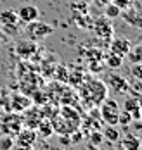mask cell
<instances>
[{"mask_svg": "<svg viewBox=\"0 0 142 150\" xmlns=\"http://www.w3.org/2000/svg\"><path fill=\"white\" fill-rule=\"evenodd\" d=\"M120 16H121V9L116 4H108L106 5V17L108 19H116Z\"/></svg>", "mask_w": 142, "mask_h": 150, "instance_id": "19", "label": "cell"}, {"mask_svg": "<svg viewBox=\"0 0 142 150\" xmlns=\"http://www.w3.org/2000/svg\"><path fill=\"white\" fill-rule=\"evenodd\" d=\"M33 100L26 95H21V93H14L12 95V110L21 112V110H28L31 107Z\"/></svg>", "mask_w": 142, "mask_h": 150, "instance_id": "7", "label": "cell"}, {"mask_svg": "<svg viewBox=\"0 0 142 150\" xmlns=\"http://www.w3.org/2000/svg\"><path fill=\"white\" fill-rule=\"evenodd\" d=\"M108 85L111 86V90L116 91V93H125L128 90V83H126L125 78H121V76L118 74H111L108 78Z\"/></svg>", "mask_w": 142, "mask_h": 150, "instance_id": "8", "label": "cell"}, {"mask_svg": "<svg viewBox=\"0 0 142 150\" xmlns=\"http://www.w3.org/2000/svg\"><path fill=\"white\" fill-rule=\"evenodd\" d=\"M130 74L133 76L135 79L142 81V62H135L130 66Z\"/></svg>", "mask_w": 142, "mask_h": 150, "instance_id": "24", "label": "cell"}, {"mask_svg": "<svg viewBox=\"0 0 142 150\" xmlns=\"http://www.w3.org/2000/svg\"><path fill=\"white\" fill-rule=\"evenodd\" d=\"M26 33H28V36H30V40H42V38H45L49 35H52L54 33V28L50 26V24H45V23H42V21H31V23H28V28H26Z\"/></svg>", "mask_w": 142, "mask_h": 150, "instance_id": "3", "label": "cell"}, {"mask_svg": "<svg viewBox=\"0 0 142 150\" xmlns=\"http://www.w3.org/2000/svg\"><path fill=\"white\" fill-rule=\"evenodd\" d=\"M0 2H2V0H0Z\"/></svg>", "mask_w": 142, "mask_h": 150, "instance_id": "29", "label": "cell"}, {"mask_svg": "<svg viewBox=\"0 0 142 150\" xmlns=\"http://www.w3.org/2000/svg\"><path fill=\"white\" fill-rule=\"evenodd\" d=\"M36 131L42 138H50L54 133V126H52V121L49 119H40V122L36 124Z\"/></svg>", "mask_w": 142, "mask_h": 150, "instance_id": "10", "label": "cell"}, {"mask_svg": "<svg viewBox=\"0 0 142 150\" xmlns=\"http://www.w3.org/2000/svg\"><path fill=\"white\" fill-rule=\"evenodd\" d=\"M121 147L123 149H139L141 147V142H139V138L135 135H126L123 138V142H121Z\"/></svg>", "mask_w": 142, "mask_h": 150, "instance_id": "17", "label": "cell"}, {"mask_svg": "<svg viewBox=\"0 0 142 150\" xmlns=\"http://www.w3.org/2000/svg\"><path fill=\"white\" fill-rule=\"evenodd\" d=\"M113 4H116V5H118L121 11H123V9H128V5H130V0H114Z\"/></svg>", "mask_w": 142, "mask_h": 150, "instance_id": "27", "label": "cell"}, {"mask_svg": "<svg viewBox=\"0 0 142 150\" xmlns=\"http://www.w3.org/2000/svg\"><path fill=\"white\" fill-rule=\"evenodd\" d=\"M35 43L31 42H26V43H21V45L17 47V52H21V55H30V54H33L35 52Z\"/></svg>", "mask_w": 142, "mask_h": 150, "instance_id": "20", "label": "cell"}, {"mask_svg": "<svg viewBox=\"0 0 142 150\" xmlns=\"http://www.w3.org/2000/svg\"><path fill=\"white\" fill-rule=\"evenodd\" d=\"M126 57H128V60H130L132 64H135V62H142V45L130 47Z\"/></svg>", "mask_w": 142, "mask_h": 150, "instance_id": "14", "label": "cell"}, {"mask_svg": "<svg viewBox=\"0 0 142 150\" xmlns=\"http://www.w3.org/2000/svg\"><path fill=\"white\" fill-rule=\"evenodd\" d=\"M14 147H16V142H14V136L12 135L4 133L0 136V150H11Z\"/></svg>", "mask_w": 142, "mask_h": 150, "instance_id": "16", "label": "cell"}, {"mask_svg": "<svg viewBox=\"0 0 142 150\" xmlns=\"http://www.w3.org/2000/svg\"><path fill=\"white\" fill-rule=\"evenodd\" d=\"M90 71H92V73H101V71H104V66H102L101 59H95V60L90 62Z\"/></svg>", "mask_w": 142, "mask_h": 150, "instance_id": "25", "label": "cell"}, {"mask_svg": "<svg viewBox=\"0 0 142 150\" xmlns=\"http://www.w3.org/2000/svg\"><path fill=\"white\" fill-rule=\"evenodd\" d=\"M133 119H132V114L128 112V110H120V116H118V124H121V126H128V124H132Z\"/></svg>", "mask_w": 142, "mask_h": 150, "instance_id": "21", "label": "cell"}, {"mask_svg": "<svg viewBox=\"0 0 142 150\" xmlns=\"http://www.w3.org/2000/svg\"><path fill=\"white\" fill-rule=\"evenodd\" d=\"M85 93H87V97H90V100L94 104H101L108 97V85L99 81V79H92L85 86Z\"/></svg>", "mask_w": 142, "mask_h": 150, "instance_id": "2", "label": "cell"}, {"mask_svg": "<svg viewBox=\"0 0 142 150\" xmlns=\"http://www.w3.org/2000/svg\"><path fill=\"white\" fill-rule=\"evenodd\" d=\"M135 107H141V100H139V98H135V97H128V98L125 100V104H123V109L128 110V112H130V110H133Z\"/></svg>", "mask_w": 142, "mask_h": 150, "instance_id": "23", "label": "cell"}, {"mask_svg": "<svg viewBox=\"0 0 142 150\" xmlns=\"http://www.w3.org/2000/svg\"><path fill=\"white\" fill-rule=\"evenodd\" d=\"M59 143L64 145V147L71 145V138H69V135H61V136H59Z\"/></svg>", "mask_w": 142, "mask_h": 150, "instance_id": "26", "label": "cell"}, {"mask_svg": "<svg viewBox=\"0 0 142 150\" xmlns=\"http://www.w3.org/2000/svg\"><path fill=\"white\" fill-rule=\"evenodd\" d=\"M120 105L114 98L106 97L101 102V119L104 121L106 124H118V116H120Z\"/></svg>", "mask_w": 142, "mask_h": 150, "instance_id": "1", "label": "cell"}, {"mask_svg": "<svg viewBox=\"0 0 142 150\" xmlns=\"http://www.w3.org/2000/svg\"><path fill=\"white\" fill-rule=\"evenodd\" d=\"M17 21H19L17 12L11 11V9H7V11H2V12H0V23H2L4 26H16Z\"/></svg>", "mask_w": 142, "mask_h": 150, "instance_id": "12", "label": "cell"}, {"mask_svg": "<svg viewBox=\"0 0 142 150\" xmlns=\"http://www.w3.org/2000/svg\"><path fill=\"white\" fill-rule=\"evenodd\" d=\"M121 64H123V57H121V55L113 54V52H109V54L106 55V66H108V67L118 69V67H121Z\"/></svg>", "mask_w": 142, "mask_h": 150, "instance_id": "13", "label": "cell"}, {"mask_svg": "<svg viewBox=\"0 0 142 150\" xmlns=\"http://www.w3.org/2000/svg\"><path fill=\"white\" fill-rule=\"evenodd\" d=\"M40 16V11L35 7V5H23L19 11H17V17L23 21V23H31L36 21Z\"/></svg>", "mask_w": 142, "mask_h": 150, "instance_id": "5", "label": "cell"}, {"mask_svg": "<svg viewBox=\"0 0 142 150\" xmlns=\"http://www.w3.org/2000/svg\"><path fill=\"white\" fill-rule=\"evenodd\" d=\"M0 124H2V122H0Z\"/></svg>", "mask_w": 142, "mask_h": 150, "instance_id": "28", "label": "cell"}, {"mask_svg": "<svg viewBox=\"0 0 142 150\" xmlns=\"http://www.w3.org/2000/svg\"><path fill=\"white\" fill-rule=\"evenodd\" d=\"M95 33H97L99 36L106 38V40L111 38V35H113V28H111L108 17H102V19H99V21H97V24H95Z\"/></svg>", "mask_w": 142, "mask_h": 150, "instance_id": "9", "label": "cell"}, {"mask_svg": "<svg viewBox=\"0 0 142 150\" xmlns=\"http://www.w3.org/2000/svg\"><path fill=\"white\" fill-rule=\"evenodd\" d=\"M102 136H104V140H108L109 143H118L120 142V131H118V128L114 126V124H108L106 128H104V131H102Z\"/></svg>", "mask_w": 142, "mask_h": 150, "instance_id": "11", "label": "cell"}, {"mask_svg": "<svg viewBox=\"0 0 142 150\" xmlns=\"http://www.w3.org/2000/svg\"><path fill=\"white\" fill-rule=\"evenodd\" d=\"M130 47H132V43H130L128 38H116V40L111 42L109 48L113 54H118V55L125 57L126 54H128V50H130Z\"/></svg>", "mask_w": 142, "mask_h": 150, "instance_id": "6", "label": "cell"}, {"mask_svg": "<svg viewBox=\"0 0 142 150\" xmlns=\"http://www.w3.org/2000/svg\"><path fill=\"white\" fill-rule=\"evenodd\" d=\"M61 116L63 117H66V119H71V121H76V122H80V116H78V112L73 109V107H63L61 109Z\"/></svg>", "mask_w": 142, "mask_h": 150, "instance_id": "18", "label": "cell"}, {"mask_svg": "<svg viewBox=\"0 0 142 150\" xmlns=\"http://www.w3.org/2000/svg\"><path fill=\"white\" fill-rule=\"evenodd\" d=\"M125 19L130 23V24H133L135 28H142V16H139V12H135V11H125Z\"/></svg>", "mask_w": 142, "mask_h": 150, "instance_id": "15", "label": "cell"}, {"mask_svg": "<svg viewBox=\"0 0 142 150\" xmlns=\"http://www.w3.org/2000/svg\"><path fill=\"white\" fill-rule=\"evenodd\" d=\"M17 135H19L17 136V142H16L17 147H21V149H31L33 145H35L36 133L33 131L31 128H30V129H21Z\"/></svg>", "mask_w": 142, "mask_h": 150, "instance_id": "4", "label": "cell"}, {"mask_svg": "<svg viewBox=\"0 0 142 150\" xmlns=\"http://www.w3.org/2000/svg\"><path fill=\"white\" fill-rule=\"evenodd\" d=\"M88 138H90V147H101L102 142H104V136H102L101 131H92Z\"/></svg>", "mask_w": 142, "mask_h": 150, "instance_id": "22", "label": "cell"}]
</instances>
